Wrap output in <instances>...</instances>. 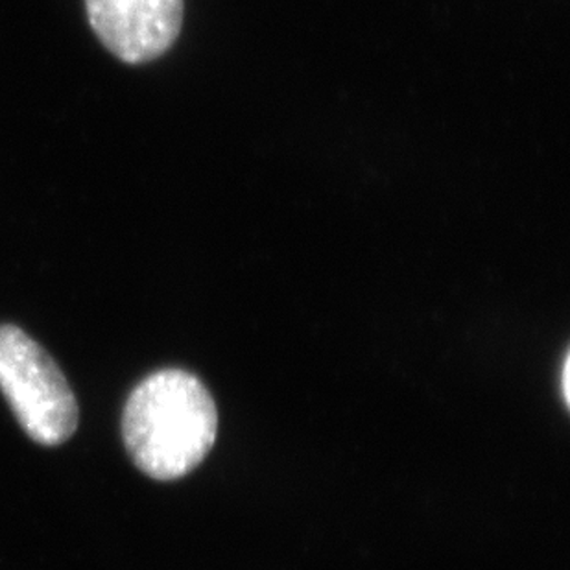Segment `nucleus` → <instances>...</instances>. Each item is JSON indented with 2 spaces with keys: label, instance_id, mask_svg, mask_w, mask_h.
<instances>
[{
  "label": "nucleus",
  "instance_id": "obj_1",
  "mask_svg": "<svg viewBox=\"0 0 570 570\" xmlns=\"http://www.w3.org/2000/svg\"><path fill=\"white\" fill-rule=\"evenodd\" d=\"M218 432L216 404L199 379L161 370L139 382L125 406L122 440L150 479L178 480L204 462Z\"/></svg>",
  "mask_w": 570,
  "mask_h": 570
},
{
  "label": "nucleus",
  "instance_id": "obj_3",
  "mask_svg": "<svg viewBox=\"0 0 570 570\" xmlns=\"http://www.w3.org/2000/svg\"><path fill=\"white\" fill-rule=\"evenodd\" d=\"M92 30L126 63L157 60L184 27V0H86Z\"/></svg>",
  "mask_w": 570,
  "mask_h": 570
},
{
  "label": "nucleus",
  "instance_id": "obj_2",
  "mask_svg": "<svg viewBox=\"0 0 570 570\" xmlns=\"http://www.w3.org/2000/svg\"><path fill=\"white\" fill-rule=\"evenodd\" d=\"M0 392L39 445H61L78 429L69 382L55 358L16 325H0Z\"/></svg>",
  "mask_w": 570,
  "mask_h": 570
},
{
  "label": "nucleus",
  "instance_id": "obj_4",
  "mask_svg": "<svg viewBox=\"0 0 570 570\" xmlns=\"http://www.w3.org/2000/svg\"><path fill=\"white\" fill-rule=\"evenodd\" d=\"M569 370H570L569 356H567L566 364H563V381H561V382H563V397H566L567 403H569V397H570Z\"/></svg>",
  "mask_w": 570,
  "mask_h": 570
}]
</instances>
